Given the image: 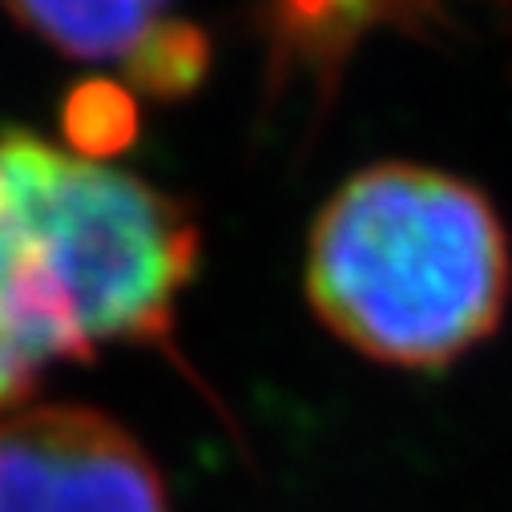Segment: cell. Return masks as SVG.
<instances>
[{
    "label": "cell",
    "mask_w": 512,
    "mask_h": 512,
    "mask_svg": "<svg viewBox=\"0 0 512 512\" xmlns=\"http://www.w3.org/2000/svg\"><path fill=\"white\" fill-rule=\"evenodd\" d=\"M202 234L186 202L29 130L0 134V416L53 363L170 347Z\"/></svg>",
    "instance_id": "1"
},
{
    "label": "cell",
    "mask_w": 512,
    "mask_h": 512,
    "mask_svg": "<svg viewBox=\"0 0 512 512\" xmlns=\"http://www.w3.org/2000/svg\"><path fill=\"white\" fill-rule=\"evenodd\" d=\"M512 263L492 202L456 174L379 162L351 174L307 242V299L351 351L436 371L480 347L508 303Z\"/></svg>",
    "instance_id": "2"
},
{
    "label": "cell",
    "mask_w": 512,
    "mask_h": 512,
    "mask_svg": "<svg viewBox=\"0 0 512 512\" xmlns=\"http://www.w3.org/2000/svg\"><path fill=\"white\" fill-rule=\"evenodd\" d=\"M0 512H170L150 452L81 404L0 416Z\"/></svg>",
    "instance_id": "3"
},
{
    "label": "cell",
    "mask_w": 512,
    "mask_h": 512,
    "mask_svg": "<svg viewBox=\"0 0 512 512\" xmlns=\"http://www.w3.org/2000/svg\"><path fill=\"white\" fill-rule=\"evenodd\" d=\"M9 17L73 61L130 65L166 25L174 0H0Z\"/></svg>",
    "instance_id": "4"
},
{
    "label": "cell",
    "mask_w": 512,
    "mask_h": 512,
    "mask_svg": "<svg viewBox=\"0 0 512 512\" xmlns=\"http://www.w3.org/2000/svg\"><path fill=\"white\" fill-rule=\"evenodd\" d=\"M130 97L109 89V85H89L69 97L65 130H69V150L85 158H105L117 142L130 138Z\"/></svg>",
    "instance_id": "5"
},
{
    "label": "cell",
    "mask_w": 512,
    "mask_h": 512,
    "mask_svg": "<svg viewBox=\"0 0 512 512\" xmlns=\"http://www.w3.org/2000/svg\"><path fill=\"white\" fill-rule=\"evenodd\" d=\"M480 5H488V9L508 25V33H512V0H480Z\"/></svg>",
    "instance_id": "6"
}]
</instances>
